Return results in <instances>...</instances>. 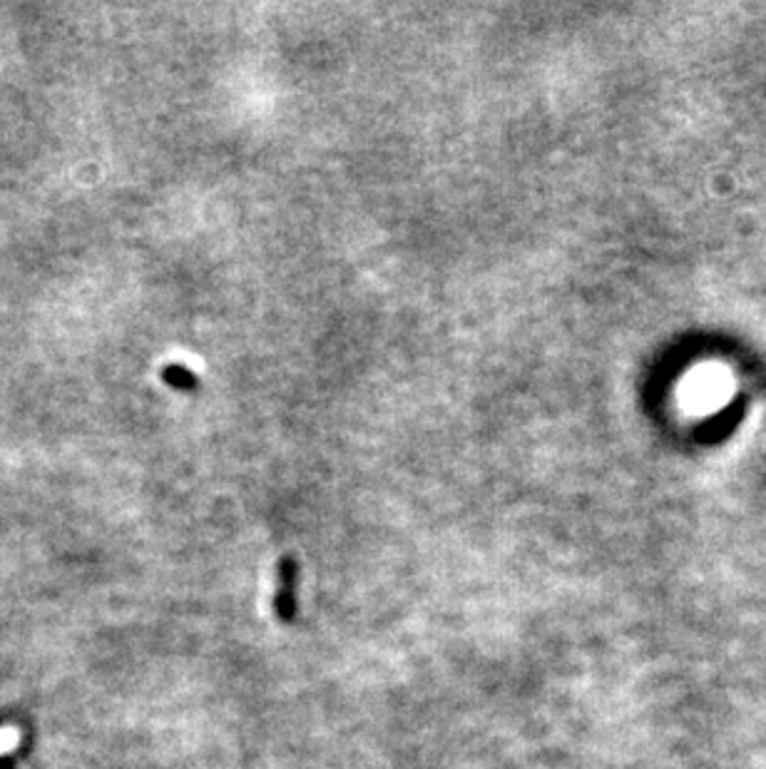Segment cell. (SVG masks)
Masks as SVG:
<instances>
[{
    "label": "cell",
    "mask_w": 766,
    "mask_h": 769,
    "mask_svg": "<svg viewBox=\"0 0 766 769\" xmlns=\"http://www.w3.org/2000/svg\"><path fill=\"white\" fill-rule=\"evenodd\" d=\"M20 740H23V735H20L18 727H13V725L0 727V757L8 755V752H13V750H18Z\"/></svg>",
    "instance_id": "6da1fadb"
}]
</instances>
